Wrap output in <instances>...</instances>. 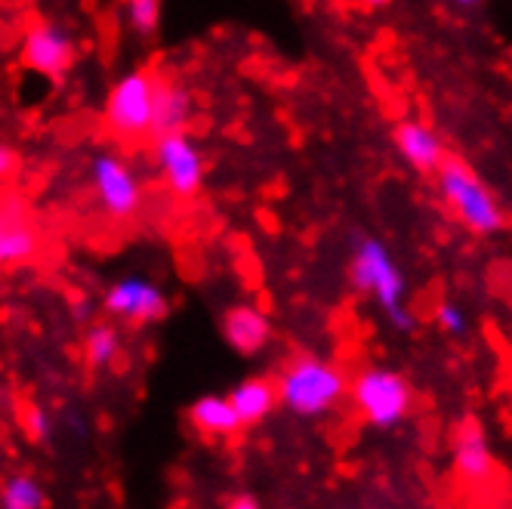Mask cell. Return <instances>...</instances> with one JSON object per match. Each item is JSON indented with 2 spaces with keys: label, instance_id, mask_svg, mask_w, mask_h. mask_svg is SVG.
Wrapping results in <instances>:
<instances>
[{
  "label": "cell",
  "instance_id": "cell-1",
  "mask_svg": "<svg viewBox=\"0 0 512 509\" xmlns=\"http://www.w3.org/2000/svg\"><path fill=\"white\" fill-rule=\"evenodd\" d=\"M349 284L358 297H371L386 321L392 324V331L408 334L414 331V312L405 303L408 297V278L392 257V250L386 241L374 235H355L352 238V260H349Z\"/></svg>",
  "mask_w": 512,
  "mask_h": 509
},
{
  "label": "cell",
  "instance_id": "cell-2",
  "mask_svg": "<svg viewBox=\"0 0 512 509\" xmlns=\"http://www.w3.org/2000/svg\"><path fill=\"white\" fill-rule=\"evenodd\" d=\"M275 386L278 405L303 420L327 417L349 392L343 368L312 352L290 355L275 377Z\"/></svg>",
  "mask_w": 512,
  "mask_h": 509
},
{
  "label": "cell",
  "instance_id": "cell-3",
  "mask_svg": "<svg viewBox=\"0 0 512 509\" xmlns=\"http://www.w3.org/2000/svg\"><path fill=\"white\" fill-rule=\"evenodd\" d=\"M435 179H438V192H442L445 207L454 213V220L466 232L479 238H491L506 229L503 204L466 161H460L457 155H448L442 167L435 170Z\"/></svg>",
  "mask_w": 512,
  "mask_h": 509
},
{
  "label": "cell",
  "instance_id": "cell-4",
  "mask_svg": "<svg viewBox=\"0 0 512 509\" xmlns=\"http://www.w3.org/2000/svg\"><path fill=\"white\" fill-rule=\"evenodd\" d=\"M152 90L155 65L130 68L108 87L102 102V124L115 142L130 145V149L152 142Z\"/></svg>",
  "mask_w": 512,
  "mask_h": 509
},
{
  "label": "cell",
  "instance_id": "cell-5",
  "mask_svg": "<svg viewBox=\"0 0 512 509\" xmlns=\"http://www.w3.org/2000/svg\"><path fill=\"white\" fill-rule=\"evenodd\" d=\"M352 405L358 417L374 429H395L414 414V386L405 374L371 365L349 383Z\"/></svg>",
  "mask_w": 512,
  "mask_h": 509
},
{
  "label": "cell",
  "instance_id": "cell-6",
  "mask_svg": "<svg viewBox=\"0 0 512 509\" xmlns=\"http://www.w3.org/2000/svg\"><path fill=\"white\" fill-rule=\"evenodd\" d=\"M44 253V229L31 201L4 186L0 192V272L34 266Z\"/></svg>",
  "mask_w": 512,
  "mask_h": 509
},
{
  "label": "cell",
  "instance_id": "cell-7",
  "mask_svg": "<svg viewBox=\"0 0 512 509\" xmlns=\"http://www.w3.org/2000/svg\"><path fill=\"white\" fill-rule=\"evenodd\" d=\"M19 62H22V68L34 71V75L47 78L53 87H62L65 78L71 75V68L78 62V41L62 22L38 19L22 34Z\"/></svg>",
  "mask_w": 512,
  "mask_h": 509
},
{
  "label": "cell",
  "instance_id": "cell-8",
  "mask_svg": "<svg viewBox=\"0 0 512 509\" xmlns=\"http://www.w3.org/2000/svg\"><path fill=\"white\" fill-rule=\"evenodd\" d=\"M93 195L105 216L115 223H130L145 207L142 179L121 155H99L93 161Z\"/></svg>",
  "mask_w": 512,
  "mask_h": 509
},
{
  "label": "cell",
  "instance_id": "cell-9",
  "mask_svg": "<svg viewBox=\"0 0 512 509\" xmlns=\"http://www.w3.org/2000/svg\"><path fill=\"white\" fill-rule=\"evenodd\" d=\"M152 158H155V167L164 179V186L176 198L201 195L204 176H207V161H204L201 145L189 136V130L152 139Z\"/></svg>",
  "mask_w": 512,
  "mask_h": 509
},
{
  "label": "cell",
  "instance_id": "cell-10",
  "mask_svg": "<svg viewBox=\"0 0 512 509\" xmlns=\"http://www.w3.org/2000/svg\"><path fill=\"white\" fill-rule=\"evenodd\" d=\"M451 472L463 488L472 491H485L497 476V460L491 454L485 423L475 414L460 417L451 432Z\"/></svg>",
  "mask_w": 512,
  "mask_h": 509
},
{
  "label": "cell",
  "instance_id": "cell-11",
  "mask_svg": "<svg viewBox=\"0 0 512 509\" xmlns=\"http://www.w3.org/2000/svg\"><path fill=\"white\" fill-rule=\"evenodd\" d=\"M102 309L130 327H149L170 315V297L149 278H118L102 294Z\"/></svg>",
  "mask_w": 512,
  "mask_h": 509
},
{
  "label": "cell",
  "instance_id": "cell-12",
  "mask_svg": "<svg viewBox=\"0 0 512 509\" xmlns=\"http://www.w3.org/2000/svg\"><path fill=\"white\" fill-rule=\"evenodd\" d=\"M195 118V93L170 68H155L152 90V139L189 130Z\"/></svg>",
  "mask_w": 512,
  "mask_h": 509
},
{
  "label": "cell",
  "instance_id": "cell-13",
  "mask_svg": "<svg viewBox=\"0 0 512 509\" xmlns=\"http://www.w3.org/2000/svg\"><path fill=\"white\" fill-rule=\"evenodd\" d=\"M219 331H223V340L235 355L253 358L272 343L275 327H272V318L266 309L253 306V303H238V306L226 309Z\"/></svg>",
  "mask_w": 512,
  "mask_h": 509
},
{
  "label": "cell",
  "instance_id": "cell-14",
  "mask_svg": "<svg viewBox=\"0 0 512 509\" xmlns=\"http://www.w3.org/2000/svg\"><path fill=\"white\" fill-rule=\"evenodd\" d=\"M392 139H395V149H398L401 161H405L417 173L429 176V173H435L438 167H442V161L448 158L445 139L423 121H401L395 127Z\"/></svg>",
  "mask_w": 512,
  "mask_h": 509
},
{
  "label": "cell",
  "instance_id": "cell-15",
  "mask_svg": "<svg viewBox=\"0 0 512 509\" xmlns=\"http://www.w3.org/2000/svg\"><path fill=\"white\" fill-rule=\"evenodd\" d=\"M189 426L204 439H232L244 426L229 402V395H201L186 411Z\"/></svg>",
  "mask_w": 512,
  "mask_h": 509
},
{
  "label": "cell",
  "instance_id": "cell-16",
  "mask_svg": "<svg viewBox=\"0 0 512 509\" xmlns=\"http://www.w3.org/2000/svg\"><path fill=\"white\" fill-rule=\"evenodd\" d=\"M229 402L241 426H256L278 408V386L269 377H247L229 392Z\"/></svg>",
  "mask_w": 512,
  "mask_h": 509
},
{
  "label": "cell",
  "instance_id": "cell-17",
  "mask_svg": "<svg viewBox=\"0 0 512 509\" xmlns=\"http://www.w3.org/2000/svg\"><path fill=\"white\" fill-rule=\"evenodd\" d=\"M124 346H121V331L115 324L108 321H90L87 334L81 340V358H84V368L90 374H102L108 368L118 365Z\"/></svg>",
  "mask_w": 512,
  "mask_h": 509
},
{
  "label": "cell",
  "instance_id": "cell-18",
  "mask_svg": "<svg viewBox=\"0 0 512 509\" xmlns=\"http://www.w3.org/2000/svg\"><path fill=\"white\" fill-rule=\"evenodd\" d=\"M0 506L4 509H44L50 506V494L31 472H13L0 482Z\"/></svg>",
  "mask_w": 512,
  "mask_h": 509
},
{
  "label": "cell",
  "instance_id": "cell-19",
  "mask_svg": "<svg viewBox=\"0 0 512 509\" xmlns=\"http://www.w3.org/2000/svg\"><path fill=\"white\" fill-rule=\"evenodd\" d=\"M164 0H124V19L136 38L149 41L161 28Z\"/></svg>",
  "mask_w": 512,
  "mask_h": 509
},
{
  "label": "cell",
  "instance_id": "cell-20",
  "mask_svg": "<svg viewBox=\"0 0 512 509\" xmlns=\"http://www.w3.org/2000/svg\"><path fill=\"white\" fill-rule=\"evenodd\" d=\"M19 426H22L25 439H28L31 445H47V442L53 439V417H50V411H47L44 405H38V402L22 405V411H19Z\"/></svg>",
  "mask_w": 512,
  "mask_h": 509
},
{
  "label": "cell",
  "instance_id": "cell-21",
  "mask_svg": "<svg viewBox=\"0 0 512 509\" xmlns=\"http://www.w3.org/2000/svg\"><path fill=\"white\" fill-rule=\"evenodd\" d=\"M435 324H438V331H445L451 337H463L466 327H469L466 312L457 303H451V300H442V303L435 306Z\"/></svg>",
  "mask_w": 512,
  "mask_h": 509
},
{
  "label": "cell",
  "instance_id": "cell-22",
  "mask_svg": "<svg viewBox=\"0 0 512 509\" xmlns=\"http://www.w3.org/2000/svg\"><path fill=\"white\" fill-rule=\"evenodd\" d=\"M19 173H22V155L10 142H0V189L13 186Z\"/></svg>",
  "mask_w": 512,
  "mask_h": 509
},
{
  "label": "cell",
  "instance_id": "cell-23",
  "mask_svg": "<svg viewBox=\"0 0 512 509\" xmlns=\"http://www.w3.org/2000/svg\"><path fill=\"white\" fill-rule=\"evenodd\" d=\"M68 312L78 324H90L96 318V300H90L87 294H71L68 300Z\"/></svg>",
  "mask_w": 512,
  "mask_h": 509
},
{
  "label": "cell",
  "instance_id": "cell-24",
  "mask_svg": "<svg viewBox=\"0 0 512 509\" xmlns=\"http://www.w3.org/2000/svg\"><path fill=\"white\" fill-rule=\"evenodd\" d=\"M229 509H260V500H256L253 494H235L232 500H226Z\"/></svg>",
  "mask_w": 512,
  "mask_h": 509
},
{
  "label": "cell",
  "instance_id": "cell-25",
  "mask_svg": "<svg viewBox=\"0 0 512 509\" xmlns=\"http://www.w3.org/2000/svg\"><path fill=\"white\" fill-rule=\"evenodd\" d=\"M355 4H358L361 10H368V13H377V10L389 7V0H355Z\"/></svg>",
  "mask_w": 512,
  "mask_h": 509
},
{
  "label": "cell",
  "instance_id": "cell-26",
  "mask_svg": "<svg viewBox=\"0 0 512 509\" xmlns=\"http://www.w3.org/2000/svg\"><path fill=\"white\" fill-rule=\"evenodd\" d=\"M454 7H460V10H475V7H482L485 0H451Z\"/></svg>",
  "mask_w": 512,
  "mask_h": 509
}]
</instances>
